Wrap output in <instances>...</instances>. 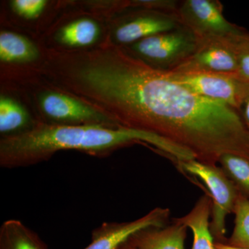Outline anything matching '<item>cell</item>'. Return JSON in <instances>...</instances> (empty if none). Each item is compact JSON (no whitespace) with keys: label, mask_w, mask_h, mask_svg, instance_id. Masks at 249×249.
<instances>
[{"label":"cell","mask_w":249,"mask_h":249,"mask_svg":"<svg viewBox=\"0 0 249 249\" xmlns=\"http://www.w3.org/2000/svg\"><path fill=\"white\" fill-rule=\"evenodd\" d=\"M215 248L216 249H249L243 248H237V247H232L227 245L226 243H222V242H215Z\"/></svg>","instance_id":"7402d4cb"},{"label":"cell","mask_w":249,"mask_h":249,"mask_svg":"<svg viewBox=\"0 0 249 249\" xmlns=\"http://www.w3.org/2000/svg\"><path fill=\"white\" fill-rule=\"evenodd\" d=\"M247 41H248V42L249 43V32L248 35H247Z\"/></svg>","instance_id":"cb8c5ba5"},{"label":"cell","mask_w":249,"mask_h":249,"mask_svg":"<svg viewBox=\"0 0 249 249\" xmlns=\"http://www.w3.org/2000/svg\"><path fill=\"white\" fill-rule=\"evenodd\" d=\"M198 42V37L181 26L142 39L131 45L127 50L150 66L172 71L194 53Z\"/></svg>","instance_id":"277c9868"},{"label":"cell","mask_w":249,"mask_h":249,"mask_svg":"<svg viewBox=\"0 0 249 249\" xmlns=\"http://www.w3.org/2000/svg\"><path fill=\"white\" fill-rule=\"evenodd\" d=\"M211 211L212 200L209 193H206L188 214L174 219L193 232L192 249H216L215 242L210 229Z\"/></svg>","instance_id":"8fae6325"},{"label":"cell","mask_w":249,"mask_h":249,"mask_svg":"<svg viewBox=\"0 0 249 249\" xmlns=\"http://www.w3.org/2000/svg\"><path fill=\"white\" fill-rule=\"evenodd\" d=\"M0 249H49L36 232L18 219L5 221L0 227Z\"/></svg>","instance_id":"4fadbf2b"},{"label":"cell","mask_w":249,"mask_h":249,"mask_svg":"<svg viewBox=\"0 0 249 249\" xmlns=\"http://www.w3.org/2000/svg\"><path fill=\"white\" fill-rule=\"evenodd\" d=\"M146 143L175 160H187L192 155L155 134L125 127L98 124L65 125L37 122L30 130L1 137L0 166L24 168L50 160L62 150H76L93 156L108 155L120 147Z\"/></svg>","instance_id":"7a4b0ae2"},{"label":"cell","mask_w":249,"mask_h":249,"mask_svg":"<svg viewBox=\"0 0 249 249\" xmlns=\"http://www.w3.org/2000/svg\"><path fill=\"white\" fill-rule=\"evenodd\" d=\"M178 168L196 176L204 183L212 200L211 233L215 242L225 243L227 241L226 221L228 214L233 213L238 198V190L222 168L193 160L176 161Z\"/></svg>","instance_id":"3957f363"},{"label":"cell","mask_w":249,"mask_h":249,"mask_svg":"<svg viewBox=\"0 0 249 249\" xmlns=\"http://www.w3.org/2000/svg\"><path fill=\"white\" fill-rule=\"evenodd\" d=\"M241 37L198 38L199 42L194 53L179 66L168 71L237 73L238 66L235 42Z\"/></svg>","instance_id":"ba28073f"},{"label":"cell","mask_w":249,"mask_h":249,"mask_svg":"<svg viewBox=\"0 0 249 249\" xmlns=\"http://www.w3.org/2000/svg\"><path fill=\"white\" fill-rule=\"evenodd\" d=\"M47 1L44 0H15L12 6L18 14L27 18L37 17L43 11Z\"/></svg>","instance_id":"ffe728a7"},{"label":"cell","mask_w":249,"mask_h":249,"mask_svg":"<svg viewBox=\"0 0 249 249\" xmlns=\"http://www.w3.org/2000/svg\"><path fill=\"white\" fill-rule=\"evenodd\" d=\"M178 14L183 27L199 39H235L249 32L224 18L223 5L218 0H183Z\"/></svg>","instance_id":"5b68a950"},{"label":"cell","mask_w":249,"mask_h":249,"mask_svg":"<svg viewBox=\"0 0 249 249\" xmlns=\"http://www.w3.org/2000/svg\"><path fill=\"white\" fill-rule=\"evenodd\" d=\"M75 91L119 127L159 136L202 163L217 165L229 154L249 160V131L238 111L197 94L111 41L85 56Z\"/></svg>","instance_id":"6da1fadb"},{"label":"cell","mask_w":249,"mask_h":249,"mask_svg":"<svg viewBox=\"0 0 249 249\" xmlns=\"http://www.w3.org/2000/svg\"><path fill=\"white\" fill-rule=\"evenodd\" d=\"M239 114L245 127L249 131V96L246 98L243 104L241 106Z\"/></svg>","instance_id":"44dd1931"},{"label":"cell","mask_w":249,"mask_h":249,"mask_svg":"<svg viewBox=\"0 0 249 249\" xmlns=\"http://www.w3.org/2000/svg\"><path fill=\"white\" fill-rule=\"evenodd\" d=\"M39 103L42 112L51 121L50 124L120 127L110 118L67 93L47 91L41 95Z\"/></svg>","instance_id":"52a82bcc"},{"label":"cell","mask_w":249,"mask_h":249,"mask_svg":"<svg viewBox=\"0 0 249 249\" xmlns=\"http://www.w3.org/2000/svg\"><path fill=\"white\" fill-rule=\"evenodd\" d=\"M239 193L249 199V160L235 155H225L219 162Z\"/></svg>","instance_id":"e0dca14e"},{"label":"cell","mask_w":249,"mask_h":249,"mask_svg":"<svg viewBox=\"0 0 249 249\" xmlns=\"http://www.w3.org/2000/svg\"><path fill=\"white\" fill-rule=\"evenodd\" d=\"M181 26L178 14L145 9L118 26L114 37L119 43L132 45L145 37Z\"/></svg>","instance_id":"30bf717a"},{"label":"cell","mask_w":249,"mask_h":249,"mask_svg":"<svg viewBox=\"0 0 249 249\" xmlns=\"http://www.w3.org/2000/svg\"><path fill=\"white\" fill-rule=\"evenodd\" d=\"M188 229L174 219L171 225L150 228L135 234L129 242L137 249H185Z\"/></svg>","instance_id":"7c38bea8"},{"label":"cell","mask_w":249,"mask_h":249,"mask_svg":"<svg viewBox=\"0 0 249 249\" xmlns=\"http://www.w3.org/2000/svg\"><path fill=\"white\" fill-rule=\"evenodd\" d=\"M99 33V27L96 22L89 19H80L62 28L58 37L64 45L79 48L93 44Z\"/></svg>","instance_id":"2e32d148"},{"label":"cell","mask_w":249,"mask_h":249,"mask_svg":"<svg viewBox=\"0 0 249 249\" xmlns=\"http://www.w3.org/2000/svg\"><path fill=\"white\" fill-rule=\"evenodd\" d=\"M37 122H33L30 116L11 98H0V132L2 137L17 135L32 129Z\"/></svg>","instance_id":"5bb4252c"},{"label":"cell","mask_w":249,"mask_h":249,"mask_svg":"<svg viewBox=\"0 0 249 249\" xmlns=\"http://www.w3.org/2000/svg\"><path fill=\"white\" fill-rule=\"evenodd\" d=\"M39 56L37 47L22 36L4 31L0 34V60L6 62H27Z\"/></svg>","instance_id":"9a60e30c"},{"label":"cell","mask_w":249,"mask_h":249,"mask_svg":"<svg viewBox=\"0 0 249 249\" xmlns=\"http://www.w3.org/2000/svg\"><path fill=\"white\" fill-rule=\"evenodd\" d=\"M248 34L245 37L236 41L235 42L237 66H238L236 74L247 82H249V43L247 41Z\"/></svg>","instance_id":"d6986e66"},{"label":"cell","mask_w":249,"mask_h":249,"mask_svg":"<svg viewBox=\"0 0 249 249\" xmlns=\"http://www.w3.org/2000/svg\"><path fill=\"white\" fill-rule=\"evenodd\" d=\"M168 72L175 80L194 92L227 105L238 112L249 96V82L236 73Z\"/></svg>","instance_id":"8992f818"},{"label":"cell","mask_w":249,"mask_h":249,"mask_svg":"<svg viewBox=\"0 0 249 249\" xmlns=\"http://www.w3.org/2000/svg\"><path fill=\"white\" fill-rule=\"evenodd\" d=\"M120 249H137L136 247H134V246L131 245L129 242H127L126 245H124V247H121Z\"/></svg>","instance_id":"603a6c76"},{"label":"cell","mask_w":249,"mask_h":249,"mask_svg":"<svg viewBox=\"0 0 249 249\" xmlns=\"http://www.w3.org/2000/svg\"><path fill=\"white\" fill-rule=\"evenodd\" d=\"M170 215L169 209L156 208L131 222H104L93 230L91 243L84 249H120L145 229L165 227Z\"/></svg>","instance_id":"9c48e42d"},{"label":"cell","mask_w":249,"mask_h":249,"mask_svg":"<svg viewBox=\"0 0 249 249\" xmlns=\"http://www.w3.org/2000/svg\"><path fill=\"white\" fill-rule=\"evenodd\" d=\"M233 213L235 227L230 238L225 243L237 248L249 249V199L240 193Z\"/></svg>","instance_id":"ac0fdd59"}]
</instances>
